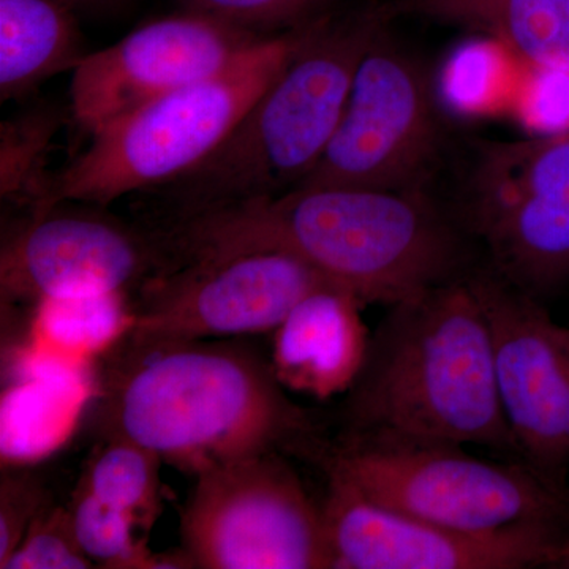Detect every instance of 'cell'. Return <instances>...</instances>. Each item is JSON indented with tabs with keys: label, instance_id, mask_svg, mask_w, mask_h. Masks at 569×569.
<instances>
[{
	"label": "cell",
	"instance_id": "6da1fadb",
	"mask_svg": "<svg viewBox=\"0 0 569 569\" xmlns=\"http://www.w3.org/2000/svg\"><path fill=\"white\" fill-rule=\"evenodd\" d=\"M164 271L252 252L312 266L362 305L392 306L471 268L468 236L432 192L295 187L152 223Z\"/></svg>",
	"mask_w": 569,
	"mask_h": 569
},
{
	"label": "cell",
	"instance_id": "5b68a950",
	"mask_svg": "<svg viewBox=\"0 0 569 569\" xmlns=\"http://www.w3.org/2000/svg\"><path fill=\"white\" fill-rule=\"evenodd\" d=\"M317 20L264 37L211 77L104 126L92 134L89 148L51 179L32 213L66 203L108 206L193 170L233 132Z\"/></svg>",
	"mask_w": 569,
	"mask_h": 569
},
{
	"label": "cell",
	"instance_id": "44dd1931",
	"mask_svg": "<svg viewBox=\"0 0 569 569\" xmlns=\"http://www.w3.org/2000/svg\"><path fill=\"white\" fill-rule=\"evenodd\" d=\"M71 526L82 552L97 568L156 569V553L134 538L137 523L78 486L69 507Z\"/></svg>",
	"mask_w": 569,
	"mask_h": 569
},
{
	"label": "cell",
	"instance_id": "e0dca14e",
	"mask_svg": "<svg viewBox=\"0 0 569 569\" xmlns=\"http://www.w3.org/2000/svg\"><path fill=\"white\" fill-rule=\"evenodd\" d=\"M391 11L466 29L530 67L569 70V0H395Z\"/></svg>",
	"mask_w": 569,
	"mask_h": 569
},
{
	"label": "cell",
	"instance_id": "5bb4252c",
	"mask_svg": "<svg viewBox=\"0 0 569 569\" xmlns=\"http://www.w3.org/2000/svg\"><path fill=\"white\" fill-rule=\"evenodd\" d=\"M163 257L151 231L134 230L96 213H31L2 244V306L48 298L126 291L162 272Z\"/></svg>",
	"mask_w": 569,
	"mask_h": 569
},
{
	"label": "cell",
	"instance_id": "ffe728a7",
	"mask_svg": "<svg viewBox=\"0 0 569 569\" xmlns=\"http://www.w3.org/2000/svg\"><path fill=\"white\" fill-rule=\"evenodd\" d=\"M163 460L127 438H103L80 485L103 503L126 512L137 527H151L160 515L159 468Z\"/></svg>",
	"mask_w": 569,
	"mask_h": 569
},
{
	"label": "cell",
	"instance_id": "9c48e42d",
	"mask_svg": "<svg viewBox=\"0 0 569 569\" xmlns=\"http://www.w3.org/2000/svg\"><path fill=\"white\" fill-rule=\"evenodd\" d=\"M181 537L198 569L332 568L321 507L280 452L197 475Z\"/></svg>",
	"mask_w": 569,
	"mask_h": 569
},
{
	"label": "cell",
	"instance_id": "8992f818",
	"mask_svg": "<svg viewBox=\"0 0 569 569\" xmlns=\"http://www.w3.org/2000/svg\"><path fill=\"white\" fill-rule=\"evenodd\" d=\"M326 473L397 511L438 526L496 531L527 523L569 526V492L526 462L475 458L462 445L340 437Z\"/></svg>",
	"mask_w": 569,
	"mask_h": 569
},
{
	"label": "cell",
	"instance_id": "9a60e30c",
	"mask_svg": "<svg viewBox=\"0 0 569 569\" xmlns=\"http://www.w3.org/2000/svg\"><path fill=\"white\" fill-rule=\"evenodd\" d=\"M362 306L348 291L326 288L288 313L274 331L271 358L284 389L329 399L353 387L370 339Z\"/></svg>",
	"mask_w": 569,
	"mask_h": 569
},
{
	"label": "cell",
	"instance_id": "4316f807",
	"mask_svg": "<svg viewBox=\"0 0 569 569\" xmlns=\"http://www.w3.org/2000/svg\"><path fill=\"white\" fill-rule=\"evenodd\" d=\"M553 568L569 569V533L563 546H561L559 559H557Z\"/></svg>",
	"mask_w": 569,
	"mask_h": 569
},
{
	"label": "cell",
	"instance_id": "7402d4cb",
	"mask_svg": "<svg viewBox=\"0 0 569 569\" xmlns=\"http://www.w3.org/2000/svg\"><path fill=\"white\" fill-rule=\"evenodd\" d=\"M54 132L56 118L39 112L3 123L0 151L2 198L29 200L32 208L39 203L48 187L40 181V167Z\"/></svg>",
	"mask_w": 569,
	"mask_h": 569
},
{
	"label": "cell",
	"instance_id": "ba28073f",
	"mask_svg": "<svg viewBox=\"0 0 569 569\" xmlns=\"http://www.w3.org/2000/svg\"><path fill=\"white\" fill-rule=\"evenodd\" d=\"M447 151L432 78L381 26L356 69L342 118L296 187L430 192Z\"/></svg>",
	"mask_w": 569,
	"mask_h": 569
},
{
	"label": "cell",
	"instance_id": "4fadbf2b",
	"mask_svg": "<svg viewBox=\"0 0 569 569\" xmlns=\"http://www.w3.org/2000/svg\"><path fill=\"white\" fill-rule=\"evenodd\" d=\"M264 37L190 11L149 22L86 54L71 71V114L86 132H99L160 97L211 77Z\"/></svg>",
	"mask_w": 569,
	"mask_h": 569
},
{
	"label": "cell",
	"instance_id": "d6986e66",
	"mask_svg": "<svg viewBox=\"0 0 569 569\" xmlns=\"http://www.w3.org/2000/svg\"><path fill=\"white\" fill-rule=\"evenodd\" d=\"M88 52L70 7L58 0H0V99H21L77 69Z\"/></svg>",
	"mask_w": 569,
	"mask_h": 569
},
{
	"label": "cell",
	"instance_id": "603a6c76",
	"mask_svg": "<svg viewBox=\"0 0 569 569\" xmlns=\"http://www.w3.org/2000/svg\"><path fill=\"white\" fill-rule=\"evenodd\" d=\"M332 0H179L182 11L203 14L233 28L271 36L328 13Z\"/></svg>",
	"mask_w": 569,
	"mask_h": 569
},
{
	"label": "cell",
	"instance_id": "7c38bea8",
	"mask_svg": "<svg viewBox=\"0 0 569 569\" xmlns=\"http://www.w3.org/2000/svg\"><path fill=\"white\" fill-rule=\"evenodd\" d=\"M328 475L321 505L332 569L553 568L569 526L527 523L496 531L438 526L362 496Z\"/></svg>",
	"mask_w": 569,
	"mask_h": 569
},
{
	"label": "cell",
	"instance_id": "30bf717a",
	"mask_svg": "<svg viewBox=\"0 0 569 569\" xmlns=\"http://www.w3.org/2000/svg\"><path fill=\"white\" fill-rule=\"evenodd\" d=\"M326 288L342 290L282 252L182 266L144 280L122 339L151 346L276 331L302 299Z\"/></svg>",
	"mask_w": 569,
	"mask_h": 569
},
{
	"label": "cell",
	"instance_id": "83f0119b",
	"mask_svg": "<svg viewBox=\"0 0 569 569\" xmlns=\"http://www.w3.org/2000/svg\"><path fill=\"white\" fill-rule=\"evenodd\" d=\"M58 2L63 3V6L71 7L74 6V3L84 2V0H58Z\"/></svg>",
	"mask_w": 569,
	"mask_h": 569
},
{
	"label": "cell",
	"instance_id": "ac0fdd59",
	"mask_svg": "<svg viewBox=\"0 0 569 569\" xmlns=\"http://www.w3.org/2000/svg\"><path fill=\"white\" fill-rule=\"evenodd\" d=\"M96 395L91 369L14 378L0 407L2 466H28L61 448Z\"/></svg>",
	"mask_w": 569,
	"mask_h": 569
},
{
	"label": "cell",
	"instance_id": "484cf974",
	"mask_svg": "<svg viewBox=\"0 0 569 569\" xmlns=\"http://www.w3.org/2000/svg\"><path fill=\"white\" fill-rule=\"evenodd\" d=\"M526 119L539 134L569 132V70L559 67H531Z\"/></svg>",
	"mask_w": 569,
	"mask_h": 569
},
{
	"label": "cell",
	"instance_id": "8fae6325",
	"mask_svg": "<svg viewBox=\"0 0 569 569\" xmlns=\"http://www.w3.org/2000/svg\"><path fill=\"white\" fill-rule=\"evenodd\" d=\"M471 279L488 318L498 399L519 458L568 490L569 328L488 263L473 266Z\"/></svg>",
	"mask_w": 569,
	"mask_h": 569
},
{
	"label": "cell",
	"instance_id": "52a82bcc",
	"mask_svg": "<svg viewBox=\"0 0 569 569\" xmlns=\"http://www.w3.org/2000/svg\"><path fill=\"white\" fill-rule=\"evenodd\" d=\"M456 219L488 264L542 301L569 282V132L478 141Z\"/></svg>",
	"mask_w": 569,
	"mask_h": 569
},
{
	"label": "cell",
	"instance_id": "3957f363",
	"mask_svg": "<svg viewBox=\"0 0 569 569\" xmlns=\"http://www.w3.org/2000/svg\"><path fill=\"white\" fill-rule=\"evenodd\" d=\"M471 269L389 306L348 389L342 437L482 445L518 455Z\"/></svg>",
	"mask_w": 569,
	"mask_h": 569
},
{
	"label": "cell",
	"instance_id": "7a4b0ae2",
	"mask_svg": "<svg viewBox=\"0 0 569 569\" xmlns=\"http://www.w3.org/2000/svg\"><path fill=\"white\" fill-rule=\"evenodd\" d=\"M97 381L103 438H127L186 473L280 451H318L312 419L266 362L233 342L121 339Z\"/></svg>",
	"mask_w": 569,
	"mask_h": 569
},
{
	"label": "cell",
	"instance_id": "cb8c5ba5",
	"mask_svg": "<svg viewBox=\"0 0 569 569\" xmlns=\"http://www.w3.org/2000/svg\"><path fill=\"white\" fill-rule=\"evenodd\" d=\"M2 569H89L96 563L74 537L69 508L48 503Z\"/></svg>",
	"mask_w": 569,
	"mask_h": 569
},
{
	"label": "cell",
	"instance_id": "2e32d148",
	"mask_svg": "<svg viewBox=\"0 0 569 569\" xmlns=\"http://www.w3.org/2000/svg\"><path fill=\"white\" fill-rule=\"evenodd\" d=\"M133 325L126 291L48 298L33 306L24 346L14 359V378L47 370L91 369Z\"/></svg>",
	"mask_w": 569,
	"mask_h": 569
},
{
	"label": "cell",
	"instance_id": "277c9868",
	"mask_svg": "<svg viewBox=\"0 0 569 569\" xmlns=\"http://www.w3.org/2000/svg\"><path fill=\"white\" fill-rule=\"evenodd\" d=\"M387 11L318 18L279 77L193 170L153 189L156 222L295 189L331 141L359 61Z\"/></svg>",
	"mask_w": 569,
	"mask_h": 569
},
{
	"label": "cell",
	"instance_id": "d4e9b609",
	"mask_svg": "<svg viewBox=\"0 0 569 569\" xmlns=\"http://www.w3.org/2000/svg\"><path fill=\"white\" fill-rule=\"evenodd\" d=\"M51 503L47 490L32 475L3 471L0 481V567L24 538L37 515Z\"/></svg>",
	"mask_w": 569,
	"mask_h": 569
}]
</instances>
